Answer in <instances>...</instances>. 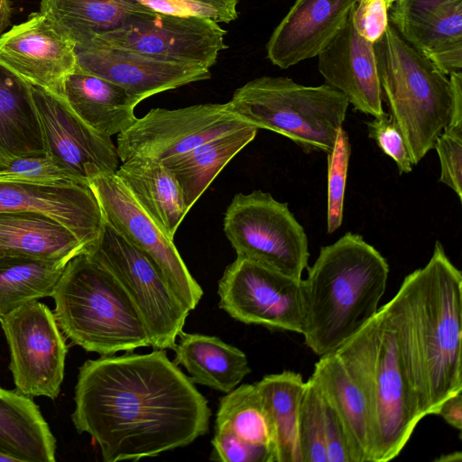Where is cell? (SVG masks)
<instances>
[{
	"instance_id": "49",
	"label": "cell",
	"mask_w": 462,
	"mask_h": 462,
	"mask_svg": "<svg viewBox=\"0 0 462 462\" xmlns=\"http://www.w3.org/2000/svg\"><path fill=\"white\" fill-rule=\"evenodd\" d=\"M392 1V0H391ZM391 3V2H390Z\"/></svg>"
},
{
	"instance_id": "36",
	"label": "cell",
	"mask_w": 462,
	"mask_h": 462,
	"mask_svg": "<svg viewBox=\"0 0 462 462\" xmlns=\"http://www.w3.org/2000/svg\"><path fill=\"white\" fill-rule=\"evenodd\" d=\"M0 181L36 183L69 181L88 184L48 154L12 160L0 169Z\"/></svg>"
},
{
	"instance_id": "10",
	"label": "cell",
	"mask_w": 462,
	"mask_h": 462,
	"mask_svg": "<svg viewBox=\"0 0 462 462\" xmlns=\"http://www.w3.org/2000/svg\"><path fill=\"white\" fill-rule=\"evenodd\" d=\"M219 307L245 324L302 334V279L236 256L218 282Z\"/></svg>"
},
{
	"instance_id": "16",
	"label": "cell",
	"mask_w": 462,
	"mask_h": 462,
	"mask_svg": "<svg viewBox=\"0 0 462 462\" xmlns=\"http://www.w3.org/2000/svg\"><path fill=\"white\" fill-rule=\"evenodd\" d=\"M0 62L31 85L60 96L77 68L76 45L39 11L0 36Z\"/></svg>"
},
{
	"instance_id": "32",
	"label": "cell",
	"mask_w": 462,
	"mask_h": 462,
	"mask_svg": "<svg viewBox=\"0 0 462 462\" xmlns=\"http://www.w3.org/2000/svg\"><path fill=\"white\" fill-rule=\"evenodd\" d=\"M69 261L0 258V319L27 301L51 297Z\"/></svg>"
},
{
	"instance_id": "43",
	"label": "cell",
	"mask_w": 462,
	"mask_h": 462,
	"mask_svg": "<svg viewBox=\"0 0 462 462\" xmlns=\"http://www.w3.org/2000/svg\"><path fill=\"white\" fill-rule=\"evenodd\" d=\"M439 415L451 427L462 429V391L447 398L439 406Z\"/></svg>"
},
{
	"instance_id": "17",
	"label": "cell",
	"mask_w": 462,
	"mask_h": 462,
	"mask_svg": "<svg viewBox=\"0 0 462 462\" xmlns=\"http://www.w3.org/2000/svg\"><path fill=\"white\" fill-rule=\"evenodd\" d=\"M77 67L123 88L142 100L211 78L208 68L105 46L76 48Z\"/></svg>"
},
{
	"instance_id": "11",
	"label": "cell",
	"mask_w": 462,
	"mask_h": 462,
	"mask_svg": "<svg viewBox=\"0 0 462 462\" xmlns=\"http://www.w3.org/2000/svg\"><path fill=\"white\" fill-rule=\"evenodd\" d=\"M248 125L227 103H208L177 109L152 108L117 134L116 151L124 162L134 157L163 161Z\"/></svg>"
},
{
	"instance_id": "40",
	"label": "cell",
	"mask_w": 462,
	"mask_h": 462,
	"mask_svg": "<svg viewBox=\"0 0 462 462\" xmlns=\"http://www.w3.org/2000/svg\"><path fill=\"white\" fill-rule=\"evenodd\" d=\"M389 0H358L352 12L357 32L371 42H376L389 23Z\"/></svg>"
},
{
	"instance_id": "44",
	"label": "cell",
	"mask_w": 462,
	"mask_h": 462,
	"mask_svg": "<svg viewBox=\"0 0 462 462\" xmlns=\"http://www.w3.org/2000/svg\"><path fill=\"white\" fill-rule=\"evenodd\" d=\"M201 4L215 9L222 17L223 23H228L238 16V0H187Z\"/></svg>"
},
{
	"instance_id": "18",
	"label": "cell",
	"mask_w": 462,
	"mask_h": 462,
	"mask_svg": "<svg viewBox=\"0 0 462 462\" xmlns=\"http://www.w3.org/2000/svg\"><path fill=\"white\" fill-rule=\"evenodd\" d=\"M45 215L72 232L87 249L99 237L105 218L88 184L0 181V212Z\"/></svg>"
},
{
	"instance_id": "48",
	"label": "cell",
	"mask_w": 462,
	"mask_h": 462,
	"mask_svg": "<svg viewBox=\"0 0 462 462\" xmlns=\"http://www.w3.org/2000/svg\"><path fill=\"white\" fill-rule=\"evenodd\" d=\"M390 2H391V0H389V5H390Z\"/></svg>"
},
{
	"instance_id": "8",
	"label": "cell",
	"mask_w": 462,
	"mask_h": 462,
	"mask_svg": "<svg viewBox=\"0 0 462 462\" xmlns=\"http://www.w3.org/2000/svg\"><path fill=\"white\" fill-rule=\"evenodd\" d=\"M85 253L127 293L147 329L151 346L173 349L189 310L155 264L106 220L99 237Z\"/></svg>"
},
{
	"instance_id": "4",
	"label": "cell",
	"mask_w": 462,
	"mask_h": 462,
	"mask_svg": "<svg viewBox=\"0 0 462 462\" xmlns=\"http://www.w3.org/2000/svg\"><path fill=\"white\" fill-rule=\"evenodd\" d=\"M335 354L365 395L372 428L371 462L393 459L422 418L383 306Z\"/></svg>"
},
{
	"instance_id": "42",
	"label": "cell",
	"mask_w": 462,
	"mask_h": 462,
	"mask_svg": "<svg viewBox=\"0 0 462 462\" xmlns=\"http://www.w3.org/2000/svg\"><path fill=\"white\" fill-rule=\"evenodd\" d=\"M451 107L449 120L444 130L462 134V73L449 75Z\"/></svg>"
},
{
	"instance_id": "47",
	"label": "cell",
	"mask_w": 462,
	"mask_h": 462,
	"mask_svg": "<svg viewBox=\"0 0 462 462\" xmlns=\"http://www.w3.org/2000/svg\"><path fill=\"white\" fill-rule=\"evenodd\" d=\"M3 461L14 462V460L12 458L0 454V462H3Z\"/></svg>"
},
{
	"instance_id": "27",
	"label": "cell",
	"mask_w": 462,
	"mask_h": 462,
	"mask_svg": "<svg viewBox=\"0 0 462 462\" xmlns=\"http://www.w3.org/2000/svg\"><path fill=\"white\" fill-rule=\"evenodd\" d=\"M56 439L30 396L0 386V454L14 462H55Z\"/></svg>"
},
{
	"instance_id": "24",
	"label": "cell",
	"mask_w": 462,
	"mask_h": 462,
	"mask_svg": "<svg viewBox=\"0 0 462 462\" xmlns=\"http://www.w3.org/2000/svg\"><path fill=\"white\" fill-rule=\"evenodd\" d=\"M43 154L32 85L0 62V169L15 158Z\"/></svg>"
},
{
	"instance_id": "6",
	"label": "cell",
	"mask_w": 462,
	"mask_h": 462,
	"mask_svg": "<svg viewBox=\"0 0 462 462\" xmlns=\"http://www.w3.org/2000/svg\"><path fill=\"white\" fill-rule=\"evenodd\" d=\"M382 98L413 165L434 147L451 107L449 79L390 23L374 42Z\"/></svg>"
},
{
	"instance_id": "20",
	"label": "cell",
	"mask_w": 462,
	"mask_h": 462,
	"mask_svg": "<svg viewBox=\"0 0 462 462\" xmlns=\"http://www.w3.org/2000/svg\"><path fill=\"white\" fill-rule=\"evenodd\" d=\"M358 0H296L273 32L267 58L281 69L317 57L346 23Z\"/></svg>"
},
{
	"instance_id": "35",
	"label": "cell",
	"mask_w": 462,
	"mask_h": 462,
	"mask_svg": "<svg viewBox=\"0 0 462 462\" xmlns=\"http://www.w3.org/2000/svg\"><path fill=\"white\" fill-rule=\"evenodd\" d=\"M351 146L347 133L341 127L335 146L328 157L327 233L332 234L343 221L344 199Z\"/></svg>"
},
{
	"instance_id": "34",
	"label": "cell",
	"mask_w": 462,
	"mask_h": 462,
	"mask_svg": "<svg viewBox=\"0 0 462 462\" xmlns=\"http://www.w3.org/2000/svg\"><path fill=\"white\" fill-rule=\"evenodd\" d=\"M298 438L301 462H327L323 399L311 375L304 383L300 402Z\"/></svg>"
},
{
	"instance_id": "15",
	"label": "cell",
	"mask_w": 462,
	"mask_h": 462,
	"mask_svg": "<svg viewBox=\"0 0 462 462\" xmlns=\"http://www.w3.org/2000/svg\"><path fill=\"white\" fill-rule=\"evenodd\" d=\"M47 154L83 181L100 173H116L119 157L111 137L103 135L78 117L65 101L32 86Z\"/></svg>"
},
{
	"instance_id": "19",
	"label": "cell",
	"mask_w": 462,
	"mask_h": 462,
	"mask_svg": "<svg viewBox=\"0 0 462 462\" xmlns=\"http://www.w3.org/2000/svg\"><path fill=\"white\" fill-rule=\"evenodd\" d=\"M389 22L444 74L462 73V0H392Z\"/></svg>"
},
{
	"instance_id": "5",
	"label": "cell",
	"mask_w": 462,
	"mask_h": 462,
	"mask_svg": "<svg viewBox=\"0 0 462 462\" xmlns=\"http://www.w3.org/2000/svg\"><path fill=\"white\" fill-rule=\"evenodd\" d=\"M51 297L59 328L86 351L102 356L151 346L147 329L127 293L86 253L67 263Z\"/></svg>"
},
{
	"instance_id": "45",
	"label": "cell",
	"mask_w": 462,
	"mask_h": 462,
	"mask_svg": "<svg viewBox=\"0 0 462 462\" xmlns=\"http://www.w3.org/2000/svg\"><path fill=\"white\" fill-rule=\"evenodd\" d=\"M12 5L10 0H0V36L10 24Z\"/></svg>"
},
{
	"instance_id": "12",
	"label": "cell",
	"mask_w": 462,
	"mask_h": 462,
	"mask_svg": "<svg viewBox=\"0 0 462 462\" xmlns=\"http://www.w3.org/2000/svg\"><path fill=\"white\" fill-rule=\"evenodd\" d=\"M0 322L17 390L30 397L56 399L64 377L68 347L53 312L32 300L2 317Z\"/></svg>"
},
{
	"instance_id": "39",
	"label": "cell",
	"mask_w": 462,
	"mask_h": 462,
	"mask_svg": "<svg viewBox=\"0 0 462 462\" xmlns=\"http://www.w3.org/2000/svg\"><path fill=\"white\" fill-rule=\"evenodd\" d=\"M440 162L439 181L462 199V134L444 130L434 147Z\"/></svg>"
},
{
	"instance_id": "38",
	"label": "cell",
	"mask_w": 462,
	"mask_h": 462,
	"mask_svg": "<svg viewBox=\"0 0 462 462\" xmlns=\"http://www.w3.org/2000/svg\"><path fill=\"white\" fill-rule=\"evenodd\" d=\"M368 136L373 139L384 154L391 157L400 174L412 171V162L398 128L393 124L389 114L374 117L367 123Z\"/></svg>"
},
{
	"instance_id": "25",
	"label": "cell",
	"mask_w": 462,
	"mask_h": 462,
	"mask_svg": "<svg viewBox=\"0 0 462 462\" xmlns=\"http://www.w3.org/2000/svg\"><path fill=\"white\" fill-rule=\"evenodd\" d=\"M85 252V245L72 232L45 215L30 211L0 212V258L70 260Z\"/></svg>"
},
{
	"instance_id": "30",
	"label": "cell",
	"mask_w": 462,
	"mask_h": 462,
	"mask_svg": "<svg viewBox=\"0 0 462 462\" xmlns=\"http://www.w3.org/2000/svg\"><path fill=\"white\" fill-rule=\"evenodd\" d=\"M253 125L210 139L194 149L163 161L174 174L189 210L223 168L256 136Z\"/></svg>"
},
{
	"instance_id": "21",
	"label": "cell",
	"mask_w": 462,
	"mask_h": 462,
	"mask_svg": "<svg viewBox=\"0 0 462 462\" xmlns=\"http://www.w3.org/2000/svg\"><path fill=\"white\" fill-rule=\"evenodd\" d=\"M317 57L326 84L342 93L356 111L374 117L385 114L374 42L357 32L352 13L342 30Z\"/></svg>"
},
{
	"instance_id": "37",
	"label": "cell",
	"mask_w": 462,
	"mask_h": 462,
	"mask_svg": "<svg viewBox=\"0 0 462 462\" xmlns=\"http://www.w3.org/2000/svg\"><path fill=\"white\" fill-rule=\"evenodd\" d=\"M210 459L222 462H273L272 452L265 447L247 442L229 430L215 427Z\"/></svg>"
},
{
	"instance_id": "13",
	"label": "cell",
	"mask_w": 462,
	"mask_h": 462,
	"mask_svg": "<svg viewBox=\"0 0 462 462\" xmlns=\"http://www.w3.org/2000/svg\"><path fill=\"white\" fill-rule=\"evenodd\" d=\"M105 220L159 269L171 288L193 310L203 291L188 270L177 247L165 232L141 208L116 173L88 180Z\"/></svg>"
},
{
	"instance_id": "46",
	"label": "cell",
	"mask_w": 462,
	"mask_h": 462,
	"mask_svg": "<svg viewBox=\"0 0 462 462\" xmlns=\"http://www.w3.org/2000/svg\"><path fill=\"white\" fill-rule=\"evenodd\" d=\"M462 458V453L460 451H456L448 455H443L439 458H438V461H444V462H453V461H461Z\"/></svg>"
},
{
	"instance_id": "1",
	"label": "cell",
	"mask_w": 462,
	"mask_h": 462,
	"mask_svg": "<svg viewBox=\"0 0 462 462\" xmlns=\"http://www.w3.org/2000/svg\"><path fill=\"white\" fill-rule=\"evenodd\" d=\"M71 414L105 462L139 460L182 448L208 431L206 398L165 349L87 360L79 369Z\"/></svg>"
},
{
	"instance_id": "26",
	"label": "cell",
	"mask_w": 462,
	"mask_h": 462,
	"mask_svg": "<svg viewBox=\"0 0 462 462\" xmlns=\"http://www.w3.org/2000/svg\"><path fill=\"white\" fill-rule=\"evenodd\" d=\"M116 175L141 208L173 239L189 210L172 171L161 162L134 157L119 164Z\"/></svg>"
},
{
	"instance_id": "7",
	"label": "cell",
	"mask_w": 462,
	"mask_h": 462,
	"mask_svg": "<svg viewBox=\"0 0 462 462\" xmlns=\"http://www.w3.org/2000/svg\"><path fill=\"white\" fill-rule=\"evenodd\" d=\"M230 111L257 129L284 135L306 152L333 150L348 101L334 88L304 86L290 78L263 76L235 90Z\"/></svg>"
},
{
	"instance_id": "29",
	"label": "cell",
	"mask_w": 462,
	"mask_h": 462,
	"mask_svg": "<svg viewBox=\"0 0 462 462\" xmlns=\"http://www.w3.org/2000/svg\"><path fill=\"white\" fill-rule=\"evenodd\" d=\"M174 363L182 365L193 383L227 393L251 372L245 354L219 337L181 332Z\"/></svg>"
},
{
	"instance_id": "14",
	"label": "cell",
	"mask_w": 462,
	"mask_h": 462,
	"mask_svg": "<svg viewBox=\"0 0 462 462\" xmlns=\"http://www.w3.org/2000/svg\"><path fill=\"white\" fill-rule=\"evenodd\" d=\"M226 33L210 18L155 14L98 36L87 47L127 50L210 69L228 47Z\"/></svg>"
},
{
	"instance_id": "23",
	"label": "cell",
	"mask_w": 462,
	"mask_h": 462,
	"mask_svg": "<svg viewBox=\"0 0 462 462\" xmlns=\"http://www.w3.org/2000/svg\"><path fill=\"white\" fill-rule=\"evenodd\" d=\"M40 12L76 45L141 18L159 14L137 0H41Z\"/></svg>"
},
{
	"instance_id": "33",
	"label": "cell",
	"mask_w": 462,
	"mask_h": 462,
	"mask_svg": "<svg viewBox=\"0 0 462 462\" xmlns=\"http://www.w3.org/2000/svg\"><path fill=\"white\" fill-rule=\"evenodd\" d=\"M215 427L267 448L275 462V437L271 417L255 383L236 386L220 400Z\"/></svg>"
},
{
	"instance_id": "41",
	"label": "cell",
	"mask_w": 462,
	"mask_h": 462,
	"mask_svg": "<svg viewBox=\"0 0 462 462\" xmlns=\"http://www.w3.org/2000/svg\"><path fill=\"white\" fill-rule=\"evenodd\" d=\"M322 399L327 462H354L350 443L343 422L323 395Z\"/></svg>"
},
{
	"instance_id": "3",
	"label": "cell",
	"mask_w": 462,
	"mask_h": 462,
	"mask_svg": "<svg viewBox=\"0 0 462 462\" xmlns=\"http://www.w3.org/2000/svg\"><path fill=\"white\" fill-rule=\"evenodd\" d=\"M389 271L360 235L322 246L302 280L305 345L319 357L335 353L377 313Z\"/></svg>"
},
{
	"instance_id": "22",
	"label": "cell",
	"mask_w": 462,
	"mask_h": 462,
	"mask_svg": "<svg viewBox=\"0 0 462 462\" xmlns=\"http://www.w3.org/2000/svg\"><path fill=\"white\" fill-rule=\"evenodd\" d=\"M59 97L85 124L108 137L136 120L134 108L140 103L120 86L78 67L65 79Z\"/></svg>"
},
{
	"instance_id": "2",
	"label": "cell",
	"mask_w": 462,
	"mask_h": 462,
	"mask_svg": "<svg viewBox=\"0 0 462 462\" xmlns=\"http://www.w3.org/2000/svg\"><path fill=\"white\" fill-rule=\"evenodd\" d=\"M383 308L419 412L437 414L462 391V273L439 241Z\"/></svg>"
},
{
	"instance_id": "31",
	"label": "cell",
	"mask_w": 462,
	"mask_h": 462,
	"mask_svg": "<svg viewBox=\"0 0 462 462\" xmlns=\"http://www.w3.org/2000/svg\"><path fill=\"white\" fill-rule=\"evenodd\" d=\"M304 383L294 371L267 374L255 383L273 426L275 462H301L298 415Z\"/></svg>"
},
{
	"instance_id": "28",
	"label": "cell",
	"mask_w": 462,
	"mask_h": 462,
	"mask_svg": "<svg viewBox=\"0 0 462 462\" xmlns=\"http://www.w3.org/2000/svg\"><path fill=\"white\" fill-rule=\"evenodd\" d=\"M311 376L346 429L354 462H371L372 428L365 395L335 354L320 356Z\"/></svg>"
},
{
	"instance_id": "9",
	"label": "cell",
	"mask_w": 462,
	"mask_h": 462,
	"mask_svg": "<svg viewBox=\"0 0 462 462\" xmlns=\"http://www.w3.org/2000/svg\"><path fill=\"white\" fill-rule=\"evenodd\" d=\"M223 226L236 256L302 279L310 256L308 237L288 203L262 190L237 193L226 210Z\"/></svg>"
}]
</instances>
